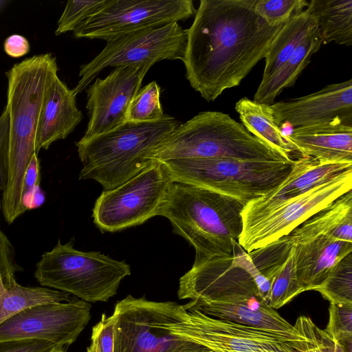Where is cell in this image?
<instances>
[{"instance_id": "obj_1", "label": "cell", "mask_w": 352, "mask_h": 352, "mask_svg": "<svg viewBox=\"0 0 352 352\" xmlns=\"http://www.w3.org/2000/svg\"><path fill=\"white\" fill-rule=\"evenodd\" d=\"M255 0H201L186 30L182 62L190 86L208 102L237 87L263 58L283 25L269 26Z\"/></svg>"}, {"instance_id": "obj_2", "label": "cell", "mask_w": 352, "mask_h": 352, "mask_svg": "<svg viewBox=\"0 0 352 352\" xmlns=\"http://www.w3.org/2000/svg\"><path fill=\"white\" fill-rule=\"evenodd\" d=\"M58 70L56 56L46 53L14 64L6 72L10 144L8 181L2 192L1 207L8 224L25 212L22 203L24 177L36 154L35 138L41 111Z\"/></svg>"}, {"instance_id": "obj_3", "label": "cell", "mask_w": 352, "mask_h": 352, "mask_svg": "<svg viewBox=\"0 0 352 352\" xmlns=\"http://www.w3.org/2000/svg\"><path fill=\"white\" fill-rule=\"evenodd\" d=\"M245 204L217 192L173 180L158 216L195 250V259L229 256L243 230Z\"/></svg>"}, {"instance_id": "obj_4", "label": "cell", "mask_w": 352, "mask_h": 352, "mask_svg": "<svg viewBox=\"0 0 352 352\" xmlns=\"http://www.w3.org/2000/svg\"><path fill=\"white\" fill-rule=\"evenodd\" d=\"M181 123L164 115L153 122H125L117 128L76 142L82 168L79 179H94L104 190L116 188L155 161L156 148Z\"/></svg>"}, {"instance_id": "obj_5", "label": "cell", "mask_w": 352, "mask_h": 352, "mask_svg": "<svg viewBox=\"0 0 352 352\" xmlns=\"http://www.w3.org/2000/svg\"><path fill=\"white\" fill-rule=\"evenodd\" d=\"M226 158L290 162L228 114L201 111L178 125L156 148L153 160Z\"/></svg>"}, {"instance_id": "obj_6", "label": "cell", "mask_w": 352, "mask_h": 352, "mask_svg": "<svg viewBox=\"0 0 352 352\" xmlns=\"http://www.w3.org/2000/svg\"><path fill=\"white\" fill-rule=\"evenodd\" d=\"M187 314L176 302L128 295L112 314L113 352H212L182 334Z\"/></svg>"}, {"instance_id": "obj_7", "label": "cell", "mask_w": 352, "mask_h": 352, "mask_svg": "<svg viewBox=\"0 0 352 352\" xmlns=\"http://www.w3.org/2000/svg\"><path fill=\"white\" fill-rule=\"evenodd\" d=\"M131 267L100 252L74 248V239L58 241L36 263L34 277L43 287L73 294L87 302H106L113 296Z\"/></svg>"}, {"instance_id": "obj_8", "label": "cell", "mask_w": 352, "mask_h": 352, "mask_svg": "<svg viewBox=\"0 0 352 352\" xmlns=\"http://www.w3.org/2000/svg\"><path fill=\"white\" fill-rule=\"evenodd\" d=\"M160 162L175 181L204 188L246 204L282 183L291 172L294 160L186 158Z\"/></svg>"}, {"instance_id": "obj_9", "label": "cell", "mask_w": 352, "mask_h": 352, "mask_svg": "<svg viewBox=\"0 0 352 352\" xmlns=\"http://www.w3.org/2000/svg\"><path fill=\"white\" fill-rule=\"evenodd\" d=\"M173 181L165 165L154 162L121 185L102 191L93 209L94 223L102 232H116L158 216Z\"/></svg>"}, {"instance_id": "obj_10", "label": "cell", "mask_w": 352, "mask_h": 352, "mask_svg": "<svg viewBox=\"0 0 352 352\" xmlns=\"http://www.w3.org/2000/svg\"><path fill=\"white\" fill-rule=\"evenodd\" d=\"M107 42L94 58L80 67V78L72 89L76 96L87 88L106 67L134 66L150 69L160 60H182L187 32L178 23H174L131 32Z\"/></svg>"}, {"instance_id": "obj_11", "label": "cell", "mask_w": 352, "mask_h": 352, "mask_svg": "<svg viewBox=\"0 0 352 352\" xmlns=\"http://www.w3.org/2000/svg\"><path fill=\"white\" fill-rule=\"evenodd\" d=\"M195 12L192 0H106L73 32L76 38L108 41L131 32L184 21Z\"/></svg>"}, {"instance_id": "obj_12", "label": "cell", "mask_w": 352, "mask_h": 352, "mask_svg": "<svg viewBox=\"0 0 352 352\" xmlns=\"http://www.w3.org/2000/svg\"><path fill=\"white\" fill-rule=\"evenodd\" d=\"M350 190H352V169L243 223L238 243L247 252L264 247L290 234L306 220Z\"/></svg>"}, {"instance_id": "obj_13", "label": "cell", "mask_w": 352, "mask_h": 352, "mask_svg": "<svg viewBox=\"0 0 352 352\" xmlns=\"http://www.w3.org/2000/svg\"><path fill=\"white\" fill-rule=\"evenodd\" d=\"M91 308L89 302L75 298L25 309L0 323V342L36 339L67 346L87 324Z\"/></svg>"}, {"instance_id": "obj_14", "label": "cell", "mask_w": 352, "mask_h": 352, "mask_svg": "<svg viewBox=\"0 0 352 352\" xmlns=\"http://www.w3.org/2000/svg\"><path fill=\"white\" fill-rule=\"evenodd\" d=\"M185 308L188 316L184 336L212 352H297L305 346L260 329Z\"/></svg>"}, {"instance_id": "obj_15", "label": "cell", "mask_w": 352, "mask_h": 352, "mask_svg": "<svg viewBox=\"0 0 352 352\" xmlns=\"http://www.w3.org/2000/svg\"><path fill=\"white\" fill-rule=\"evenodd\" d=\"M148 69L147 67L120 66L87 87L89 122L82 139L108 132L125 122L130 102Z\"/></svg>"}, {"instance_id": "obj_16", "label": "cell", "mask_w": 352, "mask_h": 352, "mask_svg": "<svg viewBox=\"0 0 352 352\" xmlns=\"http://www.w3.org/2000/svg\"><path fill=\"white\" fill-rule=\"evenodd\" d=\"M278 126L294 128L332 122L352 126V80L328 85L322 89L270 105Z\"/></svg>"}, {"instance_id": "obj_17", "label": "cell", "mask_w": 352, "mask_h": 352, "mask_svg": "<svg viewBox=\"0 0 352 352\" xmlns=\"http://www.w3.org/2000/svg\"><path fill=\"white\" fill-rule=\"evenodd\" d=\"M352 169V162H321L311 157L296 160L292 169L278 186L247 203L242 211L243 223L256 218L338 175Z\"/></svg>"}, {"instance_id": "obj_18", "label": "cell", "mask_w": 352, "mask_h": 352, "mask_svg": "<svg viewBox=\"0 0 352 352\" xmlns=\"http://www.w3.org/2000/svg\"><path fill=\"white\" fill-rule=\"evenodd\" d=\"M248 253L256 269L270 284V307L279 309L304 292L296 275L290 234Z\"/></svg>"}, {"instance_id": "obj_19", "label": "cell", "mask_w": 352, "mask_h": 352, "mask_svg": "<svg viewBox=\"0 0 352 352\" xmlns=\"http://www.w3.org/2000/svg\"><path fill=\"white\" fill-rule=\"evenodd\" d=\"M294 245L296 271L304 292L316 290L333 266L352 252V243L322 233L290 234Z\"/></svg>"}, {"instance_id": "obj_20", "label": "cell", "mask_w": 352, "mask_h": 352, "mask_svg": "<svg viewBox=\"0 0 352 352\" xmlns=\"http://www.w3.org/2000/svg\"><path fill=\"white\" fill-rule=\"evenodd\" d=\"M13 245L0 228V323L10 316L36 305L70 302V294L45 287H24L16 282L15 273L22 268L16 263Z\"/></svg>"}, {"instance_id": "obj_21", "label": "cell", "mask_w": 352, "mask_h": 352, "mask_svg": "<svg viewBox=\"0 0 352 352\" xmlns=\"http://www.w3.org/2000/svg\"><path fill=\"white\" fill-rule=\"evenodd\" d=\"M76 95L57 76L53 79L42 106L35 138V151L47 150L66 138L82 119Z\"/></svg>"}, {"instance_id": "obj_22", "label": "cell", "mask_w": 352, "mask_h": 352, "mask_svg": "<svg viewBox=\"0 0 352 352\" xmlns=\"http://www.w3.org/2000/svg\"><path fill=\"white\" fill-rule=\"evenodd\" d=\"M288 139L302 157L321 162H352V126L332 122L294 128Z\"/></svg>"}, {"instance_id": "obj_23", "label": "cell", "mask_w": 352, "mask_h": 352, "mask_svg": "<svg viewBox=\"0 0 352 352\" xmlns=\"http://www.w3.org/2000/svg\"><path fill=\"white\" fill-rule=\"evenodd\" d=\"M323 41L318 27L278 69L261 80L253 100L272 104L283 89L294 85L298 77L310 63L311 56L320 50Z\"/></svg>"}, {"instance_id": "obj_24", "label": "cell", "mask_w": 352, "mask_h": 352, "mask_svg": "<svg viewBox=\"0 0 352 352\" xmlns=\"http://www.w3.org/2000/svg\"><path fill=\"white\" fill-rule=\"evenodd\" d=\"M235 110L250 133L285 158L293 160L292 155L296 151V148L276 124L270 105L243 97L236 102Z\"/></svg>"}, {"instance_id": "obj_25", "label": "cell", "mask_w": 352, "mask_h": 352, "mask_svg": "<svg viewBox=\"0 0 352 352\" xmlns=\"http://www.w3.org/2000/svg\"><path fill=\"white\" fill-rule=\"evenodd\" d=\"M318 27L315 17L307 8L287 21L265 57L262 79L278 69Z\"/></svg>"}, {"instance_id": "obj_26", "label": "cell", "mask_w": 352, "mask_h": 352, "mask_svg": "<svg viewBox=\"0 0 352 352\" xmlns=\"http://www.w3.org/2000/svg\"><path fill=\"white\" fill-rule=\"evenodd\" d=\"M307 8L316 20L323 43L352 45V0H311Z\"/></svg>"}, {"instance_id": "obj_27", "label": "cell", "mask_w": 352, "mask_h": 352, "mask_svg": "<svg viewBox=\"0 0 352 352\" xmlns=\"http://www.w3.org/2000/svg\"><path fill=\"white\" fill-rule=\"evenodd\" d=\"M294 230L305 234H325L352 243V190L336 199Z\"/></svg>"}, {"instance_id": "obj_28", "label": "cell", "mask_w": 352, "mask_h": 352, "mask_svg": "<svg viewBox=\"0 0 352 352\" xmlns=\"http://www.w3.org/2000/svg\"><path fill=\"white\" fill-rule=\"evenodd\" d=\"M330 303L352 304V254L338 262L315 290Z\"/></svg>"}, {"instance_id": "obj_29", "label": "cell", "mask_w": 352, "mask_h": 352, "mask_svg": "<svg viewBox=\"0 0 352 352\" xmlns=\"http://www.w3.org/2000/svg\"><path fill=\"white\" fill-rule=\"evenodd\" d=\"M160 91L161 88L155 81L140 88L130 102L125 122L144 123L160 120L164 116L160 100Z\"/></svg>"}, {"instance_id": "obj_30", "label": "cell", "mask_w": 352, "mask_h": 352, "mask_svg": "<svg viewBox=\"0 0 352 352\" xmlns=\"http://www.w3.org/2000/svg\"><path fill=\"white\" fill-rule=\"evenodd\" d=\"M293 325L307 340L305 348L297 352H352V344L335 341L309 316H300Z\"/></svg>"}, {"instance_id": "obj_31", "label": "cell", "mask_w": 352, "mask_h": 352, "mask_svg": "<svg viewBox=\"0 0 352 352\" xmlns=\"http://www.w3.org/2000/svg\"><path fill=\"white\" fill-rule=\"evenodd\" d=\"M306 0H255V12L270 27L285 24L294 16L305 10Z\"/></svg>"}, {"instance_id": "obj_32", "label": "cell", "mask_w": 352, "mask_h": 352, "mask_svg": "<svg viewBox=\"0 0 352 352\" xmlns=\"http://www.w3.org/2000/svg\"><path fill=\"white\" fill-rule=\"evenodd\" d=\"M106 0H70L58 21L55 35L75 31L95 14Z\"/></svg>"}, {"instance_id": "obj_33", "label": "cell", "mask_w": 352, "mask_h": 352, "mask_svg": "<svg viewBox=\"0 0 352 352\" xmlns=\"http://www.w3.org/2000/svg\"><path fill=\"white\" fill-rule=\"evenodd\" d=\"M324 331L336 342L352 344V304L330 303Z\"/></svg>"}, {"instance_id": "obj_34", "label": "cell", "mask_w": 352, "mask_h": 352, "mask_svg": "<svg viewBox=\"0 0 352 352\" xmlns=\"http://www.w3.org/2000/svg\"><path fill=\"white\" fill-rule=\"evenodd\" d=\"M40 179V162L37 154H34L26 170L23 186L22 203L25 211L39 207L44 202Z\"/></svg>"}, {"instance_id": "obj_35", "label": "cell", "mask_w": 352, "mask_h": 352, "mask_svg": "<svg viewBox=\"0 0 352 352\" xmlns=\"http://www.w3.org/2000/svg\"><path fill=\"white\" fill-rule=\"evenodd\" d=\"M92 344H96L100 352H113L114 318L103 314L101 320L92 328Z\"/></svg>"}, {"instance_id": "obj_36", "label": "cell", "mask_w": 352, "mask_h": 352, "mask_svg": "<svg viewBox=\"0 0 352 352\" xmlns=\"http://www.w3.org/2000/svg\"><path fill=\"white\" fill-rule=\"evenodd\" d=\"M9 144V114L5 107L0 116V191L2 192L5 190L8 181Z\"/></svg>"}, {"instance_id": "obj_37", "label": "cell", "mask_w": 352, "mask_h": 352, "mask_svg": "<svg viewBox=\"0 0 352 352\" xmlns=\"http://www.w3.org/2000/svg\"><path fill=\"white\" fill-rule=\"evenodd\" d=\"M56 346H60L42 340H10L0 342V352H48Z\"/></svg>"}, {"instance_id": "obj_38", "label": "cell", "mask_w": 352, "mask_h": 352, "mask_svg": "<svg viewBox=\"0 0 352 352\" xmlns=\"http://www.w3.org/2000/svg\"><path fill=\"white\" fill-rule=\"evenodd\" d=\"M3 49L8 56L19 58L30 52V45L28 39L23 36L12 34L5 40Z\"/></svg>"}, {"instance_id": "obj_39", "label": "cell", "mask_w": 352, "mask_h": 352, "mask_svg": "<svg viewBox=\"0 0 352 352\" xmlns=\"http://www.w3.org/2000/svg\"><path fill=\"white\" fill-rule=\"evenodd\" d=\"M87 352H100L98 346L94 344H91L87 349Z\"/></svg>"}, {"instance_id": "obj_40", "label": "cell", "mask_w": 352, "mask_h": 352, "mask_svg": "<svg viewBox=\"0 0 352 352\" xmlns=\"http://www.w3.org/2000/svg\"><path fill=\"white\" fill-rule=\"evenodd\" d=\"M48 352H66V351L64 346H56Z\"/></svg>"}, {"instance_id": "obj_41", "label": "cell", "mask_w": 352, "mask_h": 352, "mask_svg": "<svg viewBox=\"0 0 352 352\" xmlns=\"http://www.w3.org/2000/svg\"><path fill=\"white\" fill-rule=\"evenodd\" d=\"M1 289H2V284H1V276H0V294L1 292Z\"/></svg>"}, {"instance_id": "obj_42", "label": "cell", "mask_w": 352, "mask_h": 352, "mask_svg": "<svg viewBox=\"0 0 352 352\" xmlns=\"http://www.w3.org/2000/svg\"><path fill=\"white\" fill-rule=\"evenodd\" d=\"M5 1H0V7L1 6V3H3Z\"/></svg>"}, {"instance_id": "obj_43", "label": "cell", "mask_w": 352, "mask_h": 352, "mask_svg": "<svg viewBox=\"0 0 352 352\" xmlns=\"http://www.w3.org/2000/svg\"><path fill=\"white\" fill-rule=\"evenodd\" d=\"M1 210V200H0V212Z\"/></svg>"}]
</instances>
